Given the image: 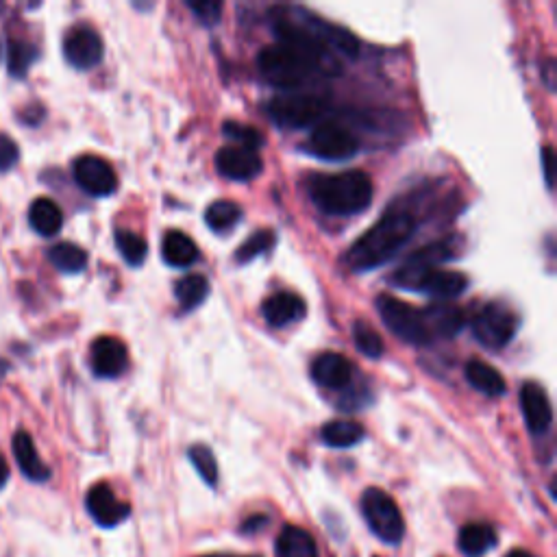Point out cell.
Listing matches in <instances>:
<instances>
[{"label": "cell", "mask_w": 557, "mask_h": 557, "mask_svg": "<svg viewBox=\"0 0 557 557\" xmlns=\"http://www.w3.org/2000/svg\"><path fill=\"white\" fill-rule=\"evenodd\" d=\"M270 27L279 37V44H288L296 51L312 57L325 74L338 72L336 55L355 57V35L336 27L303 7H275L270 9Z\"/></svg>", "instance_id": "6da1fadb"}, {"label": "cell", "mask_w": 557, "mask_h": 557, "mask_svg": "<svg viewBox=\"0 0 557 557\" xmlns=\"http://www.w3.org/2000/svg\"><path fill=\"white\" fill-rule=\"evenodd\" d=\"M416 233V218L405 212H390L366 231L346 253V266L355 272L379 268L399 253Z\"/></svg>", "instance_id": "7a4b0ae2"}, {"label": "cell", "mask_w": 557, "mask_h": 557, "mask_svg": "<svg viewBox=\"0 0 557 557\" xmlns=\"http://www.w3.org/2000/svg\"><path fill=\"white\" fill-rule=\"evenodd\" d=\"M309 196L320 212L331 216L360 214L373 203V181L362 170L316 175L309 181Z\"/></svg>", "instance_id": "3957f363"}, {"label": "cell", "mask_w": 557, "mask_h": 557, "mask_svg": "<svg viewBox=\"0 0 557 557\" xmlns=\"http://www.w3.org/2000/svg\"><path fill=\"white\" fill-rule=\"evenodd\" d=\"M257 68L266 81L286 90L301 88L307 81H312L316 74L323 72V68H320L312 57H307L305 53L296 51V48L279 42L266 46L264 51L259 53Z\"/></svg>", "instance_id": "277c9868"}, {"label": "cell", "mask_w": 557, "mask_h": 557, "mask_svg": "<svg viewBox=\"0 0 557 557\" xmlns=\"http://www.w3.org/2000/svg\"><path fill=\"white\" fill-rule=\"evenodd\" d=\"M362 514L370 531L386 544H401L405 538L403 514L388 492L368 488L362 494Z\"/></svg>", "instance_id": "5b68a950"}, {"label": "cell", "mask_w": 557, "mask_h": 557, "mask_svg": "<svg viewBox=\"0 0 557 557\" xmlns=\"http://www.w3.org/2000/svg\"><path fill=\"white\" fill-rule=\"evenodd\" d=\"M518 320L516 312L501 301H492L488 305H484L479 312L470 320V329H473L475 338L486 346V349L499 351L503 346H507L512 342V338L516 336L518 329Z\"/></svg>", "instance_id": "8992f818"}, {"label": "cell", "mask_w": 557, "mask_h": 557, "mask_svg": "<svg viewBox=\"0 0 557 557\" xmlns=\"http://www.w3.org/2000/svg\"><path fill=\"white\" fill-rule=\"evenodd\" d=\"M375 305L383 325H386L396 338L414 346H425L431 342L429 329L420 309H414L412 305H407L405 301L394 299V296L388 294H381Z\"/></svg>", "instance_id": "52a82bcc"}, {"label": "cell", "mask_w": 557, "mask_h": 557, "mask_svg": "<svg viewBox=\"0 0 557 557\" xmlns=\"http://www.w3.org/2000/svg\"><path fill=\"white\" fill-rule=\"evenodd\" d=\"M327 105L323 98L312 94H290L272 98L268 114L283 129H305L325 116Z\"/></svg>", "instance_id": "ba28073f"}, {"label": "cell", "mask_w": 557, "mask_h": 557, "mask_svg": "<svg viewBox=\"0 0 557 557\" xmlns=\"http://www.w3.org/2000/svg\"><path fill=\"white\" fill-rule=\"evenodd\" d=\"M455 240L447 238L440 242H433L425 249H420L418 253H414L407 262L403 264V268H399L392 275V286L403 288V290H412L416 288V283L423 279L429 270H436L442 262H447L455 255Z\"/></svg>", "instance_id": "9c48e42d"}, {"label": "cell", "mask_w": 557, "mask_h": 557, "mask_svg": "<svg viewBox=\"0 0 557 557\" xmlns=\"http://www.w3.org/2000/svg\"><path fill=\"white\" fill-rule=\"evenodd\" d=\"M305 151L320 159H329V162H342L360 151V144L349 129L336 125V122H323L309 135Z\"/></svg>", "instance_id": "30bf717a"}, {"label": "cell", "mask_w": 557, "mask_h": 557, "mask_svg": "<svg viewBox=\"0 0 557 557\" xmlns=\"http://www.w3.org/2000/svg\"><path fill=\"white\" fill-rule=\"evenodd\" d=\"M74 181L90 196H109L118 188V177L114 168L98 155H83L72 166Z\"/></svg>", "instance_id": "8fae6325"}, {"label": "cell", "mask_w": 557, "mask_h": 557, "mask_svg": "<svg viewBox=\"0 0 557 557\" xmlns=\"http://www.w3.org/2000/svg\"><path fill=\"white\" fill-rule=\"evenodd\" d=\"M64 55L66 61L77 70H92L103 59V40L94 29L74 27L64 37Z\"/></svg>", "instance_id": "7c38bea8"}, {"label": "cell", "mask_w": 557, "mask_h": 557, "mask_svg": "<svg viewBox=\"0 0 557 557\" xmlns=\"http://www.w3.org/2000/svg\"><path fill=\"white\" fill-rule=\"evenodd\" d=\"M85 507H88L94 523L103 529L118 527L120 523H125L131 514L129 503L120 501L116 492L107 484H96L94 488H90L88 497H85Z\"/></svg>", "instance_id": "4fadbf2b"}, {"label": "cell", "mask_w": 557, "mask_h": 557, "mask_svg": "<svg viewBox=\"0 0 557 557\" xmlns=\"http://www.w3.org/2000/svg\"><path fill=\"white\" fill-rule=\"evenodd\" d=\"M90 362L94 375L103 379H116L127 370L129 364V353L127 346L122 344L118 338L103 336L92 344Z\"/></svg>", "instance_id": "5bb4252c"}, {"label": "cell", "mask_w": 557, "mask_h": 557, "mask_svg": "<svg viewBox=\"0 0 557 557\" xmlns=\"http://www.w3.org/2000/svg\"><path fill=\"white\" fill-rule=\"evenodd\" d=\"M262 159L257 153L240 146H225L216 153V168L222 177L233 181H251L262 172Z\"/></svg>", "instance_id": "9a60e30c"}, {"label": "cell", "mask_w": 557, "mask_h": 557, "mask_svg": "<svg viewBox=\"0 0 557 557\" xmlns=\"http://www.w3.org/2000/svg\"><path fill=\"white\" fill-rule=\"evenodd\" d=\"M521 410L525 416V423L534 436H544L553 423V410L549 403V396L540 388L538 383L529 381L521 390Z\"/></svg>", "instance_id": "2e32d148"}, {"label": "cell", "mask_w": 557, "mask_h": 557, "mask_svg": "<svg viewBox=\"0 0 557 557\" xmlns=\"http://www.w3.org/2000/svg\"><path fill=\"white\" fill-rule=\"evenodd\" d=\"M312 377L323 388L344 390L351 386L353 364L340 353H323L312 362Z\"/></svg>", "instance_id": "e0dca14e"}, {"label": "cell", "mask_w": 557, "mask_h": 557, "mask_svg": "<svg viewBox=\"0 0 557 557\" xmlns=\"http://www.w3.org/2000/svg\"><path fill=\"white\" fill-rule=\"evenodd\" d=\"M305 301L292 292H277L262 305V316L272 327H288L305 316Z\"/></svg>", "instance_id": "ac0fdd59"}, {"label": "cell", "mask_w": 557, "mask_h": 557, "mask_svg": "<svg viewBox=\"0 0 557 557\" xmlns=\"http://www.w3.org/2000/svg\"><path fill=\"white\" fill-rule=\"evenodd\" d=\"M466 288H468V279L462 275V272L436 268V270H429L427 275L418 281L414 292H423L433 296V299L449 301L455 299V296H460Z\"/></svg>", "instance_id": "d6986e66"}, {"label": "cell", "mask_w": 557, "mask_h": 557, "mask_svg": "<svg viewBox=\"0 0 557 557\" xmlns=\"http://www.w3.org/2000/svg\"><path fill=\"white\" fill-rule=\"evenodd\" d=\"M14 455L22 475L27 479L35 481V484H44V481L51 479V468L42 462L29 431H18L14 436Z\"/></svg>", "instance_id": "ffe728a7"}, {"label": "cell", "mask_w": 557, "mask_h": 557, "mask_svg": "<svg viewBox=\"0 0 557 557\" xmlns=\"http://www.w3.org/2000/svg\"><path fill=\"white\" fill-rule=\"evenodd\" d=\"M420 312H423L431 340L433 338H453L464 327L462 309H457L453 305H436V307L420 309Z\"/></svg>", "instance_id": "44dd1931"}, {"label": "cell", "mask_w": 557, "mask_h": 557, "mask_svg": "<svg viewBox=\"0 0 557 557\" xmlns=\"http://www.w3.org/2000/svg\"><path fill=\"white\" fill-rule=\"evenodd\" d=\"M464 375H466V381L470 383V386H473L481 394L492 396V399L503 396L505 390H507L505 379H503L499 370L490 366V364H486V362H481V360L468 362L466 368H464Z\"/></svg>", "instance_id": "7402d4cb"}, {"label": "cell", "mask_w": 557, "mask_h": 557, "mask_svg": "<svg viewBox=\"0 0 557 557\" xmlns=\"http://www.w3.org/2000/svg\"><path fill=\"white\" fill-rule=\"evenodd\" d=\"M275 551L277 557H318L316 540L312 534L294 525L283 527L275 542Z\"/></svg>", "instance_id": "603a6c76"}, {"label": "cell", "mask_w": 557, "mask_h": 557, "mask_svg": "<svg viewBox=\"0 0 557 557\" xmlns=\"http://www.w3.org/2000/svg\"><path fill=\"white\" fill-rule=\"evenodd\" d=\"M29 222L37 233L44 235V238H53V235L61 231V225H64V214H61V209L53 198L42 196L33 201L29 209Z\"/></svg>", "instance_id": "cb8c5ba5"}, {"label": "cell", "mask_w": 557, "mask_h": 557, "mask_svg": "<svg viewBox=\"0 0 557 557\" xmlns=\"http://www.w3.org/2000/svg\"><path fill=\"white\" fill-rule=\"evenodd\" d=\"M499 542L497 531L488 523H470L462 527L460 531V549L466 557H481L486 555L490 549H494V544Z\"/></svg>", "instance_id": "d4e9b609"}, {"label": "cell", "mask_w": 557, "mask_h": 557, "mask_svg": "<svg viewBox=\"0 0 557 557\" xmlns=\"http://www.w3.org/2000/svg\"><path fill=\"white\" fill-rule=\"evenodd\" d=\"M162 255L168 266L185 268L192 266L198 259V246L194 244L190 235H185L183 231H168L162 244Z\"/></svg>", "instance_id": "484cf974"}, {"label": "cell", "mask_w": 557, "mask_h": 557, "mask_svg": "<svg viewBox=\"0 0 557 557\" xmlns=\"http://www.w3.org/2000/svg\"><path fill=\"white\" fill-rule=\"evenodd\" d=\"M366 436V431L360 423L355 420H331L320 431V438L333 449H349L355 447L357 442H362Z\"/></svg>", "instance_id": "4316f807"}, {"label": "cell", "mask_w": 557, "mask_h": 557, "mask_svg": "<svg viewBox=\"0 0 557 557\" xmlns=\"http://www.w3.org/2000/svg\"><path fill=\"white\" fill-rule=\"evenodd\" d=\"M48 259L64 275H77V272H83L85 266H88V253L72 242H59L51 246L48 249Z\"/></svg>", "instance_id": "83f0119b"}, {"label": "cell", "mask_w": 557, "mask_h": 557, "mask_svg": "<svg viewBox=\"0 0 557 557\" xmlns=\"http://www.w3.org/2000/svg\"><path fill=\"white\" fill-rule=\"evenodd\" d=\"M37 59H40V51H37L35 44H31L27 40H11L9 59H7L11 77H16V79L27 77L31 66Z\"/></svg>", "instance_id": "f1b7e54d"}, {"label": "cell", "mask_w": 557, "mask_h": 557, "mask_svg": "<svg viewBox=\"0 0 557 557\" xmlns=\"http://www.w3.org/2000/svg\"><path fill=\"white\" fill-rule=\"evenodd\" d=\"M240 218H242V209L231 201H216L209 205L205 212V222L209 225V229H214L216 233L231 231L235 225H238Z\"/></svg>", "instance_id": "f546056e"}, {"label": "cell", "mask_w": 557, "mask_h": 557, "mask_svg": "<svg viewBox=\"0 0 557 557\" xmlns=\"http://www.w3.org/2000/svg\"><path fill=\"white\" fill-rule=\"evenodd\" d=\"M207 292H209V283L203 275L183 277L175 286L177 301L181 303L183 309H196L207 299Z\"/></svg>", "instance_id": "4dcf8cb0"}, {"label": "cell", "mask_w": 557, "mask_h": 557, "mask_svg": "<svg viewBox=\"0 0 557 557\" xmlns=\"http://www.w3.org/2000/svg\"><path fill=\"white\" fill-rule=\"evenodd\" d=\"M188 457L207 486L218 484V464L212 449L205 447V444H194V447H190L188 451Z\"/></svg>", "instance_id": "1f68e13d"}, {"label": "cell", "mask_w": 557, "mask_h": 557, "mask_svg": "<svg viewBox=\"0 0 557 557\" xmlns=\"http://www.w3.org/2000/svg\"><path fill=\"white\" fill-rule=\"evenodd\" d=\"M116 244L120 255L127 259L131 266H142L148 255V246L144 238L133 231H116Z\"/></svg>", "instance_id": "d6a6232c"}, {"label": "cell", "mask_w": 557, "mask_h": 557, "mask_svg": "<svg viewBox=\"0 0 557 557\" xmlns=\"http://www.w3.org/2000/svg\"><path fill=\"white\" fill-rule=\"evenodd\" d=\"M353 340H355L357 349H360V353H364L366 357H373V360H377V357L383 355L381 336L368 323H364V320H357V323L353 325Z\"/></svg>", "instance_id": "836d02e7"}, {"label": "cell", "mask_w": 557, "mask_h": 557, "mask_svg": "<svg viewBox=\"0 0 557 557\" xmlns=\"http://www.w3.org/2000/svg\"><path fill=\"white\" fill-rule=\"evenodd\" d=\"M272 244H275V231L270 229L257 231L240 246L238 253H235V259H238V262H251V259H255L257 255L270 251Z\"/></svg>", "instance_id": "e575fe53"}, {"label": "cell", "mask_w": 557, "mask_h": 557, "mask_svg": "<svg viewBox=\"0 0 557 557\" xmlns=\"http://www.w3.org/2000/svg\"><path fill=\"white\" fill-rule=\"evenodd\" d=\"M222 133L227 135V140H233L240 148H246V151L255 153L257 148L262 146V135H259V131H255L253 127L238 125V122H225Z\"/></svg>", "instance_id": "d590c367"}, {"label": "cell", "mask_w": 557, "mask_h": 557, "mask_svg": "<svg viewBox=\"0 0 557 557\" xmlns=\"http://www.w3.org/2000/svg\"><path fill=\"white\" fill-rule=\"evenodd\" d=\"M188 7L192 9V14L205 24V27H212V24H216L222 14V5L212 3V0H203V3H188Z\"/></svg>", "instance_id": "8d00e7d4"}, {"label": "cell", "mask_w": 557, "mask_h": 557, "mask_svg": "<svg viewBox=\"0 0 557 557\" xmlns=\"http://www.w3.org/2000/svg\"><path fill=\"white\" fill-rule=\"evenodd\" d=\"M20 159V148L18 144L9 138V135L0 133V172H7L18 164Z\"/></svg>", "instance_id": "74e56055"}, {"label": "cell", "mask_w": 557, "mask_h": 557, "mask_svg": "<svg viewBox=\"0 0 557 557\" xmlns=\"http://www.w3.org/2000/svg\"><path fill=\"white\" fill-rule=\"evenodd\" d=\"M266 525H268V518L262 516V514H255V516L249 518V521L242 523L240 531H242V534H255V531H259V529L266 527Z\"/></svg>", "instance_id": "f35d334b"}, {"label": "cell", "mask_w": 557, "mask_h": 557, "mask_svg": "<svg viewBox=\"0 0 557 557\" xmlns=\"http://www.w3.org/2000/svg\"><path fill=\"white\" fill-rule=\"evenodd\" d=\"M551 162H553V151L547 146L542 151V172H544V179H547L549 188H553V170H551Z\"/></svg>", "instance_id": "ab89813d"}, {"label": "cell", "mask_w": 557, "mask_h": 557, "mask_svg": "<svg viewBox=\"0 0 557 557\" xmlns=\"http://www.w3.org/2000/svg\"><path fill=\"white\" fill-rule=\"evenodd\" d=\"M7 481H9V466H7L5 457L0 455V490L7 486Z\"/></svg>", "instance_id": "60d3db41"}, {"label": "cell", "mask_w": 557, "mask_h": 557, "mask_svg": "<svg viewBox=\"0 0 557 557\" xmlns=\"http://www.w3.org/2000/svg\"><path fill=\"white\" fill-rule=\"evenodd\" d=\"M505 557H534V555H531V553L525 551V549H514V551L507 553Z\"/></svg>", "instance_id": "b9f144b4"}, {"label": "cell", "mask_w": 557, "mask_h": 557, "mask_svg": "<svg viewBox=\"0 0 557 557\" xmlns=\"http://www.w3.org/2000/svg\"><path fill=\"white\" fill-rule=\"evenodd\" d=\"M7 373H9V364L5 360H0V383H3Z\"/></svg>", "instance_id": "7bdbcfd3"}, {"label": "cell", "mask_w": 557, "mask_h": 557, "mask_svg": "<svg viewBox=\"0 0 557 557\" xmlns=\"http://www.w3.org/2000/svg\"><path fill=\"white\" fill-rule=\"evenodd\" d=\"M207 557H240V555H207ZM244 557H257V555H244Z\"/></svg>", "instance_id": "ee69618b"}, {"label": "cell", "mask_w": 557, "mask_h": 557, "mask_svg": "<svg viewBox=\"0 0 557 557\" xmlns=\"http://www.w3.org/2000/svg\"><path fill=\"white\" fill-rule=\"evenodd\" d=\"M0 55H3V46H0Z\"/></svg>", "instance_id": "f6af8a7d"}]
</instances>
